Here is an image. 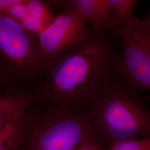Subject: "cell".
<instances>
[{"instance_id":"obj_1","label":"cell","mask_w":150,"mask_h":150,"mask_svg":"<svg viewBox=\"0 0 150 150\" xmlns=\"http://www.w3.org/2000/svg\"><path fill=\"white\" fill-rule=\"evenodd\" d=\"M120 50L114 31L92 34L47 64L35 98L50 108L85 110L120 77Z\"/></svg>"},{"instance_id":"obj_2","label":"cell","mask_w":150,"mask_h":150,"mask_svg":"<svg viewBox=\"0 0 150 150\" xmlns=\"http://www.w3.org/2000/svg\"><path fill=\"white\" fill-rule=\"evenodd\" d=\"M95 139L103 146L150 136V108L139 88L120 77L85 109Z\"/></svg>"},{"instance_id":"obj_3","label":"cell","mask_w":150,"mask_h":150,"mask_svg":"<svg viewBox=\"0 0 150 150\" xmlns=\"http://www.w3.org/2000/svg\"><path fill=\"white\" fill-rule=\"evenodd\" d=\"M26 129L28 137L25 150H76L93 135L85 110L50 108L32 121L30 127L26 123Z\"/></svg>"},{"instance_id":"obj_4","label":"cell","mask_w":150,"mask_h":150,"mask_svg":"<svg viewBox=\"0 0 150 150\" xmlns=\"http://www.w3.org/2000/svg\"><path fill=\"white\" fill-rule=\"evenodd\" d=\"M0 61L8 75L27 80L44 73L46 67L35 35L2 13H0Z\"/></svg>"},{"instance_id":"obj_5","label":"cell","mask_w":150,"mask_h":150,"mask_svg":"<svg viewBox=\"0 0 150 150\" xmlns=\"http://www.w3.org/2000/svg\"><path fill=\"white\" fill-rule=\"evenodd\" d=\"M64 4V11L55 15L47 27L35 35L46 67L60 54L92 35L80 14L74 7Z\"/></svg>"},{"instance_id":"obj_6","label":"cell","mask_w":150,"mask_h":150,"mask_svg":"<svg viewBox=\"0 0 150 150\" xmlns=\"http://www.w3.org/2000/svg\"><path fill=\"white\" fill-rule=\"evenodd\" d=\"M137 17L116 33L120 42V76L136 88L150 91V41L139 26Z\"/></svg>"},{"instance_id":"obj_7","label":"cell","mask_w":150,"mask_h":150,"mask_svg":"<svg viewBox=\"0 0 150 150\" xmlns=\"http://www.w3.org/2000/svg\"><path fill=\"white\" fill-rule=\"evenodd\" d=\"M64 2L80 14L90 27L92 34L114 31L113 17L108 0H69Z\"/></svg>"},{"instance_id":"obj_8","label":"cell","mask_w":150,"mask_h":150,"mask_svg":"<svg viewBox=\"0 0 150 150\" xmlns=\"http://www.w3.org/2000/svg\"><path fill=\"white\" fill-rule=\"evenodd\" d=\"M26 15L18 23L28 32L36 35L42 31L55 15L48 2L40 0H26Z\"/></svg>"},{"instance_id":"obj_9","label":"cell","mask_w":150,"mask_h":150,"mask_svg":"<svg viewBox=\"0 0 150 150\" xmlns=\"http://www.w3.org/2000/svg\"><path fill=\"white\" fill-rule=\"evenodd\" d=\"M35 96L24 92H11L0 95V123L23 118Z\"/></svg>"},{"instance_id":"obj_10","label":"cell","mask_w":150,"mask_h":150,"mask_svg":"<svg viewBox=\"0 0 150 150\" xmlns=\"http://www.w3.org/2000/svg\"><path fill=\"white\" fill-rule=\"evenodd\" d=\"M24 117L0 123V150H18L26 134Z\"/></svg>"},{"instance_id":"obj_11","label":"cell","mask_w":150,"mask_h":150,"mask_svg":"<svg viewBox=\"0 0 150 150\" xmlns=\"http://www.w3.org/2000/svg\"><path fill=\"white\" fill-rule=\"evenodd\" d=\"M112 12L115 33L123 30L132 21L134 10L138 1L136 0H108Z\"/></svg>"},{"instance_id":"obj_12","label":"cell","mask_w":150,"mask_h":150,"mask_svg":"<svg viewBox=\"0 0 150 150\" xmlns=\"http://www.w3.org/2000/svg\"><path fill=\"white\" fill-rule=\"evenodd\" d=\"M105 150H150V136L120 140L108 145Z\"/></svg>"},{"instance_id":"obj_13","label":"cell","mask_w":150,"mask_h":150,"mask_svg":"<svg viewBox=\"0 0 150 150\" xmlns=\"http://www.w3.org/2000/svg\"><path fill=\"white\" fill-rule=\"evenodd\" d=\"M76 150H105L93 135L87 138Z\"/></svg>"},{"instance_id":"obj_14","label":"cell","mask_w":150,"mask_h":150,"mask_svg":"<svg viewBox=\"0 0 150 150\" xmlns=\"http://www.w3.org/2000/svg\"><path fill=\"white\" fill-rule=\"evenodd\" d=\"M137 20L141 29L150 41V8L148 13L145 18H137Z\"/></svg>"},{"instance_id":"obj_15","label":"cell","mask_w":150,"mask_h":150,"mask_svg":"<svg viewBox=\"0 0 150 150\" xmlns=\"http://www.w3.org/2000/svg\"><path fill=\"white\" fill-rule=\"evenodd\" d=\"M20 0H0V12L8 7L19 2Z\"/></svg>"},{"instance_id":"obj_16","label":"cell","mask_w":150,"mask_h":150,"mask_svg":"<svg viewBox=\"0 0 150 150\" xmlns=\"http://www.w3.org/2000/svg\"><path fill=\"white\" fill-rule=\"evenodd\" d=\"M9 75L1 69H0V86H3L8 81Z\"/></svg>"}]
</instances>
